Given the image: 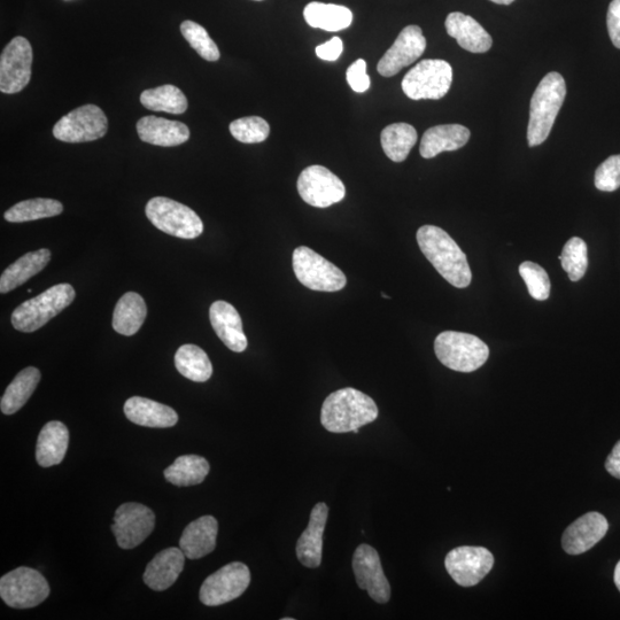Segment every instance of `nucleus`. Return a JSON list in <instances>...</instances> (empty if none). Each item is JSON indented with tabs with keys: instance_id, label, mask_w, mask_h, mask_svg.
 <instances>
[{
	"instance_id": "43",
	"label": "nucleus",
	"mask_w": 620,
	"mask_h": 620,
	"mask_svg": "<svg viewBox=\"0 0 620 620\" xmlns=\"http://www.w3.org/2000/svg\"><path fill=\"white\" fill-rule=\"evenodd\" d=\"M607 26L612 44L620 50V0H612L610 3Z\"/></svg>"
},
{
	"instance_id": "7",
	"label": "nucleus",
	"mask_w": 620,
	"mask_h": 620,
	"mask_svg": "<svg viewBox=\"0 0 620 620\" xmlns=\"http://www.w3.org/2000/svg\"><path fill=\"white\" fill-rule=\"evenodd\" d=\"M292 262L298 281L309 290L337 292L343 290L347 284L343 271L312 248L306 246L296 248Z\"/></svg>"
},
{
	"instance_id": "11",
	"label": "nucleus",
	"mask_w": 620,
	"mask_h": 620,
	"mask_svg": "<svg viewBox=\"0 0 620 620\" xmlns=\"http://www.w3.org/2000/svg\"><path fill=\"white\" fill-rule=\"evenodd\" d=\"M108 120L102 108L84 105L61 118L53 128V136L60 142L87 143L103 138Z\"/></svg>"
},
{
	"instance_id": "33",
	"label": "nucleus",
	"mask_w": 620,
	"mask_h": 620,
	"mask_svg": "<svg viewBox=\"0 0 620 620\" xmlns=\"http://www.w3.org/2000/svg\"><path fill=\"white\" fill-rule=\"evenodd\" d=\"M178 372L192 382L205 383L213 375L211 360L204 350L196 345H183L175 354Z\"/></svg>"
},
{
	"instance_id": "24",
	"label": "nucleus",
	"mask_w": 620,
	"mask_h": 620,
	"mask_svg": "<svg viewBox=\"0 0 620 620\" xmlns=\"http://www.w3.org/2000/svg\"><path fill=\"white\" fill-rule=\"evenodd\" d=\"M219 523L213 516H203L193 521L180 539V548L189 560H199L214 552Z\"/></svg>"
},
{
	"instance_id": "47",
	"label": "nucleus",
	"mask_w": 620,
	"mask_h": 620,
	"mask_svg": "<svg viewBox=\"0 0 620 620\" xmlns=\"http://www.w3.org/2000/svg\"><path fill=\"white\" fill-rule=\"evenodd\" d=\"M491 2L499 5H510L515 2V0H491Z\"/></svg>"
},
{
	"instance_id": "30",
	"label": "nucleus",
	"mask_w": 620,
	"mask_h": 620,
	"mask_svg": "<svg viewBox=\"0 0 620 620\" xmlns=\"http://www.w3.org/2000/svg\"><path fill=\"white\" fill-rule=\"evenodd\" d=\"M304 17L310 27L325 31H340L352 25L353 13L345 6L309 3L304 10Z\"/></svg>"
},
{
	"instance_id": "45",
	"label": "nucleus",
	"mask_w": 620,
	"mask_h": 620,
	"mask_svg": "<svg viewBox=\"0 0 620 620\" xmlns=\"http://www.w3.org/2000/svg\"><path fill=\"white\" fill-rule=\"evenodd\" d=\"M606 469L612 477L620 479V440L607 457Z\"/></svg>"
},
{
	"instance_id": "23",
	"label": "nucleus",
	"mask_w": 620,
	"mask_h": 620,
	"mask_svg": "<svg viewBox=\"0 0 620 620\" xmlns=\"http://www.w3.org/2000/svg\"><path fill=\"white\" fill-rule=\"evenodd\" d=\"M137 133L144 143L172 147L189 141L190 130L186 124L178 121L145 116L137 122Z\"/></svg>"
},
{
	"instance_id": "21",
	"label": "nucleus",
	"mask_w": 620,
	"mask_h": 620,
	"mask_svg": "<svg viewBox=\"0 0 620 620\" xmlns=\"http://www.w3.org/2000/svg\"><path fill=\"white\" fill-rule=\"evenodd\" d=\"M185 557L181 548L172 547L162 550L147 564L143 577L144 583L153 591H166L180 577L184 569Z\"/></svg>"
},
{
	"instance_id": "42",
	"label": "nucleus",
	"mask_w": 620,
	"mask_h": 620,
	"mask_svg": "<svg viewBox=\"0 0 620 620\" xmlns=\"http://www.w3.org/2000/svg\"><path fill=\"white\" fill-rule=\"evenodd\" d=\"M346 79L353 91L363 93L369 90L371 80L367 74V62L363 59L355 61L353 65L348 67Z\"/></svg>"
},
{
	"instance_id": "32",
	"label": "nucleus",
	"mask_w": 620,
	"mask_h": 620,
	"mask_svg": "<svg viewBox=\"0 0 620 620\" xmlns=\"http://www.w3.org/2000/svg\"><path fill=\"white\" fill-rule=\"evenodd\" d=\"M209 470L211 467L204 457L184 455L177 457L175 462L165 470L164 476L170 484L188 487L203 483Z\"/></svg>"
},
{
	"instance_id": "13",
	"label": "nucleus",
	"mask_w": 620,
	"mask_h": 620,
	"mask_svg": "<svg viewBox=\"0 0 620 620\" xmlns=\"http://www.w3.org/2000/svg\"><path fill=\"white\" fill-rule=\"evenodd\" d=\"M298 192L310 206L328 208L340 203L346 188L340 178L323 166H310L298 178Z\"/></svg>"
},
{
	"instance_id": "35",
	"label": "nucleus",
	"mask_w": 620,
	"mask_h": 620,
	"mask_svg": "<svg viewBox=\"0 0 620 620\" xmlns=\"http://www.w3.org/2000/svg\"><path fill=\"white\" fill-rule=\"evenodd\" d=\"M141 103L147 110L180 115L188 110V99L182 90L174 85L145 90L141 95Z\"/></svg>"
},
{
	"instance_id": "2",
	"label": "nucleus",
	"mask_w": 620,
	"mask_h": 620,
	"mask_svg": "<svg viewBox=\"0 0 620 620\" xmlns=\"http://www.w3.org/2000/svg\"><path fill=\"white\" fill-rule=\"evenodd\" d=\"M377 417L376 402L353 387L331 393L321 410V423L332 433H359L362 426L376 421Z\"/></svg>"
},
{
	"instance_id": "16",
	"label": "nucleus",
	"mask_w": 620,
	"mask_h": 620,
	"mask_svg": "<svg viewBox=\"0 0 620 620\" xmlns=\"http://www.w3.org/2000/svg\"><path fill=\"white\" fill-rule=\"evenodd\" d=\"M353 571L361 589L367 591L377 603H387L391 599V586L384 575L381 557L369 545H360L353 556Z\"/></svg>"
},
{
	"instance_id": "41",
	"label": "nucleus",
	"mask_w": 620,
	"mask_h": 620,
	"mask_svg": "<svg viewBox=\"0 0 620 620\" xmlns=\"http://www.w3.org/2000/svg\"><path fill=\"white\" fill-rule=\"evenodd\" d=\"M594 184L603 192H614L620 188V154L611 155L596 169Z\"/></svg>"
},
{
	"instance_id": "29",
	"label": "nucleus",
	"mask_w": 620,
	"mask_h": 620,
	"mask_svg": "<svg viewBox=\"0 0 620 620\" xmlns=\"http://www.w3.org/2000/svg\"><path fill=\"white\" fill-rule=\"evenodd\" d=\"M147 307L142 296L128 292L119 300L113 314V328L123 336H134L142 328Z\"/></svg>"
},
{
	"instance_id": "27",
	"label": "nucleus",
	"mask_w": 620,
	"mask_h": 620,
	"mask_svg": "<svg viewBox=\"0 0 620 620\" xmlns=\"http://www.w3.org/2000/svg\"><path fill=\"white\" fill-rule=\"evenodd\" d=\"M69 445V431L64 423L52 421L44 425L36 445V460L43 468L64 461Z\"/></svg>"
},
{
	"instance_id": "26",
	"label": "nucleus",
	"mask_w": 620,
	"mask_h": 620,
	"mask_svg": "<svg viewBox=\"0 0 620 620\" xmlns=\"http://www.w3.org/2000/svg\"><path fill=\"white\" fill-rule=\"evenodd\" d=\"M470 130L461 124H443L425 131L420 152L424 159H432L443 152L460 150L470 139Z\"/></svg>"
},
{
	"instance_id": "6",
	"label": "nucleus",
	"mask_w": 620,
	"mask_h": 620,
	"mask_svg": "<svg viewBox=\"0 0 620 620\" xmlns=\"http://www.w3.org/2000/svg\"><path fill=\"white\" fill-rule=\"evenodd\" d=\"M147 219L165 234L195 239L204 232V223L188 206L165 197L152 198L145 208Z\"/></svg>"
},
{
	"instance_id": "28",
	"label": "nucleus",
	"mask_w": 620,
	"mask_h": 620,
	"mask_svg": "<svg viewBox=\"0 0 620 620\" xmlns=\"http://www.w3.org/2000/svg\"><path fill=\"white\" fill-rule=\"evenodd\" d=\"M50 260L51 252L48 248L23 255L9 268H6L0 277V292L5 294L19 288L31 277L40 274L49 265Z\"/></svg>"
},
{
	"instance_id": "36",
	"label": "nucleus",
	"mask_w": 620,
	"mask_h": 620,
	"mask_svg": "<svg viewBox=\"0 0 620 620\" xmlns=\"http://www.w3.org/2000/svg\"><path fill=\"white\" fill-rule=\"evenodd\" d=\"M64 212V206L58 200L37 198L21 201L14 205L4 215L5 220L12 223H22L48 219Z\"/></svg>"
},
{
	"instance_id": "18",
	"label": "nucleus",
	"mask_w": 620,
	"mask_h": 620,
	"mask_svg": "<svg viewBox=\"0 0 620 620\" xmlns=\"http://www.w3.org/2000/svg\"><path fill=\"white\" fill-rule=\"evenodd\" d=\"M608 530L606 517L600 513L585 514L565 530L562 547L569 555L584 554L606 537Z\"/></svg>"
},
{
	"instance_id": "10",
	"label": "nucleus",
	"mask_w": 620,
	"mask_h": 620,
	"mask_svg": "<svg viewBox=\"0 0 620 620\" xmlns=\"http://www.w3.org/2000/svg\"><path fill=\"white\" fill-rule=\"evenodd\" d=\"M251 584L247 565L234 562L209 576L200 588L199 598L207 607H219L242 596Z\"/></svg>"
},
{
	"instance_id": "37",
	"label": "nucleus",
	"mask_w": 620,
	"mask_h": 620,
	"mask_svg": "<svg viewBox=\"0 0 620 620\" xmlns=\"http://www.w3.org/2000/svg\"><path fill=\"white\" fill-rule=\"evenodd\" d=\"M560 260L571 281H580L588 268V248L585 240L579 237L571 238L565 244Z\"/></svg>"
},
{
	"instance_id": "9",
	"label": "nucleus",
	"mask_w": 620,
	"mask_h": 620,
	"mask_svg": "<svg viewBox=\"0 0 620 620\" xmlns=\"http://www.w3.org/2000/svg\"><path fill=\"white\" fill-rule=\"evenodd\" d=\"M49 595L48 581L34 569L21 567L0 579V596L7 606L14 609L35 608Z\"/></svg>"
},
{
	"instance_id": "8",
	"label": "nucleus",
	"mask_w": 620,
	"mask_h": 620,
	"mask_svg": "<svg viewBox=\"0 0 620 620\" xmlns=\"http://www.w3.org/2000/svg\"><path fill=\"white\" fill-rule=\"evenodd\" d=\"M453 82V69L445 60L426 59L403 77L402 90L413 100L444 98Z\"/></svg>"
},
{
	"instance_id": "25",
	"label": "nucleus",
	"mask_w": 620,
	"mask_h": 620,
	"mask_svg": "<svg viewBox=\"0 0 620 620\" xmlns=\"http://www.w3.org/2000/svg\"><path fill=\"white\" fill-rule=\"evenodd\" d=\"M123 409L130 422L146 428H172L178 422L173 408L142 397L128 399Z\"/></svg>"
},
{
	"instance_id": "20",
	"label": "nucleus",
	"mask_w": 620,
	"mask_h": 620,
	"mask_svg": "<svg viewBox=\"0 0 620 620\" xmlns=\"http://www.w3.org/2000/svg\"><path fill=\"white\" fill-rule=\"evenodd\" d=\"M209 320L216 335L229 350L242 353L247 348L242 317L227 301H215L209 308Z\"/></svg>"
},
{
	"instance_id": "14",
	"label": "nucleus",
	"mask_w": 620,
	"mask_h": 620,
	"mask_svg": "<svg viewBox=\"0 0 620 620\" xmlns=\"http://www.w3.org/2000/svg\"><path fill=\"white\" fill-rule=\"evenodd\" d=\"M494 557L484 547L462 546L449 552L445 567L457 585L472 587L480 583L490 573Z\"/></svg>"
},
{
	"instance_id": "17",
	"label": "nucleus",
	"mask_w": 620,
	"mask_h": 620,
	"mask_svg": "<svg viewBox=\"0 0 620 620\" xmlns=\"http://www.w3.org/2000/svg\"><path fill=\"white\" fill-rule=\"evenodd\" d=\"M426 49V38L418 26H408L401 31L397 40L378 62V73L392 77L422 57Z\"/></svg>"
},
{
	"instance_id": "39",
	"label": "nucleus",
	"mask_w": 620,
	"mask_h": 620,
	"mask_svg": "<svg viewBox=\"0 0 620 620\" xmlns=\"http://www.w3.org/2000/svg\"><path fill=\"white\" fill-rule=\"evenodd\" d=\"M230 133L238 142L244 144H258L265 142L270 134V127L260 116H248L230 124Z\"/></svg>"
},
{
	"instance_id": "40",
	"label": "nucleus",
	"mask_w": 620,
	"mask_h": 620,
	"mask_svg": "<svg viewBox=\"0 0 620 620\" xmlns=\"http://www.w3.org/2000/svg\"><path fill=\"white\" fill-rule=\"evenodd\" d=\"M519 274H521L524 282L529 290L530 296L538 301H545L549 298L550 279L547 271L531 261H525L519 266Z\"/></svg>"
},
{
	"instance_id": "44",
	"label": "nucleus",
	"mask_w": 620,
	"mask_h": 620,
	"mask_svg": "<svg viewBox=\"0 0 620 620\" xmlns=\"http://www.w3.org/2000/svg\"><path fill=\"white\" fill-rule=\"evenodd\" d=\"M344 44L339 37H332L327 43L316 48V56L324 61H336L343 53Z\"/></svg>"
},
{
	"instance_id": "4",
	"label": "nucleus",
	"mask_w": 620,
	"mask_h": 620,
	"mask_svg": "<svg viewBox=\"0 0 620 620\" xmlns=\"http://www.w3.org/2000/svg\"><path fill=\"white\" fill-rule=\"evenodd\" d=\"M75 296L72 285H54L40 296L23 302L15 309L12 314V325L15 330L21 332H35L72 305Z\"/></svg>"
},
{
	"instance_id": "46",
	"label": "nucleus",
	"mask_w": 620,
	"mask_h": 620,
	"mask_svg": "<svg viewBox=\"0 0 620 620\" xmlns=\"http://www.w3.org/2000/svg\"><path fill=\"white\" fill-rule=\"evenodd\" d=\"M614 580H615V584H616V586H617V588L619 589V592H620V561L616 565Z\"/></svg>"
},
{
	"instance_id": "34",
	"label": "nucleus",
	"mask_w": 620,
	"mask_h": 620,
	"mask_svg": "<svg viewBox=\"0 0 620 620\" xmlns=\"http://www.w3.org/2000/svg\"><path fill=\"white\" fill-rule=\"evenodd\" d=\"M417 131L408 123H393L387 126L381 135L382 147L387 158L402 162L408 158L417 143Z\"/></svg>"
},
{
	"instance_id": "3",
	"label": "nucleus",
	"mask_w": 620,
	"mask_h": 620,
	"mask_svg": "<svg viewBox=\"0 0 620 620\" xmlns=\"http://www.w3.org/2000/svg\"><path fill=\"white\" fill-rule=\"evenodd\" d=\"M565 97L567 84L560 73H549L541 80L531 99L530 121L527 127V142L530 147L545 143Z\"/></svg>"
},
{
	"instance_id": "15",
	"label": "nucleus",
	"mask_w": 620,
	"mask_h": 620,
	"mask_svg": "<svg viewBox=\"0 0 620 620\" xmlns=\"http://www.w3.org/2000/svg\"><path fill=\"white\" fill-rule=\"evenodd\" d=\"M155 526V515L141 503H123L115 511L112 531L122 549H133L150 537Z\"/></svg>"
},
{
	"instance_id": "1",
	"label": "nucleus",
	"mask_w": 620,
	"mask_h": 620,
	"mask_svg": "<svg viewBox=\"0 0 620 620\" xmlns=\"http://www.w3.org/2000/svg\"><path fill=\"white\" fill-rule=\"evenodd\" d=\"M416 238L425 258L449 284L457 289L468 288L472 274L467 257L445 230L423 226L418 229Z\"/></svg>"
},
{
	"instance_id": "19",
	"label": "nucleus",
	"mask_w": 620,
	"mask_h": 620,
	"mask_svg": "<svg viewBox=\"0 0 620 620\" xmlns=\"http://www.w3.org/2000/svg\"><path fill=\"white\" fill-rule=\"evenodd\" d=\"M328 516V506L323 502L317 503L310 514L307 529L298 540L297 557L306 568L316 569L322 563L323 534Z\"/></svg>"
},
{
	"instance_id": "31",
	"label": "nucleus",
	"mask_w": 620,
	"mask_h": 620,
	"mask_svg": "<svg viewBox=\"0 0 620 620\" xmlns=\"http://www.w3.org/2000/svg\"><path fill=\"white\" fill-rule=\"evenodd\" d=\"M41 378V371L34 367H28L19 372L18 376L7 387L2 401H0V409H2L3 414L18 413L35 392Z\"/></svg>"
},
{
	"instance_id": "38",
	"label": "nucleus",
	"mask_w": 620,
	"mask_h": 620,
	"mask_svg": "<svg viewBox=\"0 0 620 620\" xmlns=\"http://www.w3.org/2000/svg\"><path fill=\"white\" fill-rule=\"evenodd\" d=\"M182 35L191 48L207 61H217L221 54L207 30L193 21H184L181 25Z\"/></svg>"
},
{
	"instance_id": "5",
	"label": "nucleus",
	"mask_w": 620,
	"mask_h": 620,
	"mask_svg": "<svg viewBox=\"0 0 620 620\" xmlns=\"http://www.w3.org/2000/svg\"><path fill=\"white\" fill-rule=\"evenodd\" d=\"M434 352L445 367L459 372L482 368L490 356V348L482 339L456 331L440 333L434 341Z\"/></svg>"
},
{
	"instance_id": "49",
	"label": "nucleus",
	"mask_w": 620,
	"mask_h": 620,
	"mask_svg": "<svg viewBox=\"0 0 620 620\" xmlns=\"http://www.w3.org/2000/svg\"><path fill=\"white\" fill-rule=\"evenodd\" d=\"M255 2H261V0H255Z\"/></svg>"
},
{
	"instance_id": "22",
	"label": "nucleus",
	"mask_w": 620,
	"mask_h": 620,
	"mask_svg": "<svg viewBox=\"0 0 620 620\" xmlns=\"http://www.w3.org/2000/svg\"><path fill=\"white\" fill-rule=\"evenodd\" d=\"M445 26L447 34L455 38L465 51L485 53L492 48L491 35L470 15L453 12L448 15Z\"/></svg>"
},
{
	"instance_id": "48",
	"label": "nucleus",
	"mask_w": 620,
	"mask_h": 620,
	"mask_svg": "<svg viewBox=\"0 0 620 620\" xmlns=\"http://www.w3.org/2000/svg\"><path fill=\"white\" fill-rule=\"evenodd\" d=\"M282 620H293V618H283Z\"/></svg>"
},
{
	"instance_id": "12",
	"label": "nucleus",
	"mask_w": 620,
	"mask_h": 620,
	"mask_svg": "<svg viewBox=\"0 0 620 620\" xmlns=\"http://www.w3.org/2000/svg\"><path fill=\"white\" fill-rule=\"evenodd\" d=\"M33 58V48L27 38H13L0 57V91L14 95L25 89L31 79Z\"/></svg>"
}]
</instances>
